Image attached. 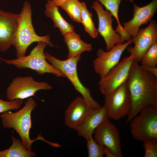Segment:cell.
<instances>
[{
	"label": "cell",
	"mask_w": 157,
	"mask_h": 157,
	"mask_svg": "<svg viewBox=\"0 0 157 157\" xmlns=\"http://www.w3.org/2000/svg\"><path fill=\"white\" fill-rule=\"evenodd\" d=\"M127 83L131 106L126 123L130 122L147 106L151 105L157 108V77L142 69L135 59Z\"/></svg>",
	"instance_id": "1"
},
{
	"label": "cell",
	"mask_w": 157,
	"mask_h": 157,
	"mask_svg": "<svg viewBox=\"0 0 157 157\" xmlns=\"http://www.w3.org/2000/svg\"><path fill=\"white\" fill-rule=\"evenodd\" d=\"M36 101L32 97L28 98L24 106L15 112L10 111L1 114L2 124L6 129H14L20 136L22 142L27 149L31 150L33 143L37 140H44L40 134L34 140L30 139V130L32 126L31 117L32 111L37 106Z\"/></svg>",
	"instance_id": "2"
},
{
	"label": "cell",
	"mask_w": 157,
	"mask_h": 157,
	"mask_svg": "<svg viewBox=\"0 0 157 157\" xmlns=\"http://www.w3.org/2000/svg\"><path fill=\"white\" fill-rule=\"evenodd\" d=\"M32 12L30 3L25 1L19 14L18 27L12 44L16 49L17 58L25 56L28 47L35 42L43 41L51 47H56L51 41L49 35L40 36L36 33L32 22Z\"/></svg>",
	"instance_id": "3"
},
{
	"label": "cell",
	"mask_w": 157,
	"mask_h": 157,
	"mask_svg": "<svg viewBox=\"0 0 157 157\" xmlns=\"http://www.w3.org/2000/svg\"><path fill=\"white\" fill-rule=\"evenodd\" d=\"M37 45L31 50L30 54L23 57L12 60L1 58L6 63L14 65L19 69L29 68L35 71L38 75L48 73L53 74L57 77L66 78L60 71L49 63L46 60L44 49L49 45L46 42L40 41Z\"/></svg>",
	"instance_id": "4"
},
{
	"label": "cell",
	"mask_w": 157,
	"mask_h": 157,
	"mask_svg": "<svg viewBox=\"0 0 157 157\" xmlns=\"http://www.w3.org/2000/svg\"><path fill=\"white\" fill-rule=\"evenodd\" d=\"M45 58L55 68L62 72L73 85L75 90L79 92L90 107L93 109H97L101 106L92 97L90 90L85 87L81 82L78 76L77 66L81 59V54L72 58L62 60L57 59L46 52Z\"/></svg>",
	"instance_id": "5"
},
{
	"label": "cell",
	"mask_w": 157,
	"mask_h": 157,
	"mask_svg": "<svg viewBox=\"0 0 157 157\" xmlns=\"http://www.w3.org/2000/svg\"><path fill=\"white\" fill-rule=\"evenodd\" d=\"M130 121L132 135L136 140L141 141L157 139V108L148 105Z\"/></svg>",
	"instance_id": "6"
},
{
	"label": "cell",
	"mask_w": 157,
	"mask_h": 157,
	"mask_svg": "<svg viewBox=\"0 0 157 157\" xmlns=\"http://www.w3.org/2000/svg\"><path fill=\"white\" fill-rule=\"evenodd\" d=\"M104 101L109 118L117 120L127 116L131 109V101L127 81L105 95Z\"/></svg>",
	"instance_id": "7"
},
{
	"label": "cell",
	"mask_w": 157,
	"mask_h": 157,
	"mask_svg": "<svg viewBox=\"0 0 157 157\" xmlns=\"http://www.w3.org/2000/svg\"><path fill=\"white\" fill-rule=\"evenodd\" d=\"M52 88L48 83L36 81L31 76H18L13 78L7 88L6 97L10 101L17 99L23 100L34 96L39 90Z\"/></svg>",
	"instance_id": "8"
},
{
	"label": "cell",
	"mask_w": 157,
	"mask_h": 157,
	"mask_svg": "<svg viewBox=\"0 0 157 157\" xmlns=\"http://www.w3.org/2000/svg\"><path fill=\"white\" fill-rule=\"evenodd\" d=\"M135 59L132 54L124 57L106 76L101 78L99 85L102 94L104 95L108 94L127 81L131 66Z\"/></svg>",
	"instance_id": "9"
},
{
	"label": "cell",
	"mask_w": 157,
	"mask_h": 157,
	"mask_svg": "<svg viewBox=\"0 0 157 157\" xmlns=\"http://www.w3.org/2000/svg\"><path fill=\"white\" fill-rule=\"evenodd\" d=\"M94 139L99 145L107 147L116 157H123L119 132L115 125L106 119L94 130Z\"/></svg>",
	"instance_id": "10"
},
{
	"label": "cell",
	"mask_w": 157,
	"mask_h": 157,
	"mask_svg": "<svg viewBox=\"0 0 157 157\" xmlns=\"http://www.w3.org/2000/svg\"><path fill=\"white\" fill-rule=\"evenodd\" d=\"M149 24L144 28H139L136 35L132 37L134 47L128 46V52L134 56L138 62L141 61L145 53L155 43L157 42V23L151 20Z\"/></svg>",
	"instance_id": "11"
},
{
	"label": "cell",
	"mask_w": 157,
	"mask_h": 157,
	"mask_svg": "<svg viewBox=\"0 0 157 157\" xmlns=\"http://www.w3.org/2000/svg\"><path fill=\"white\" fill-rule=\"evenodd\" d=\"M92 8L96 12L99 20L98 32L104 40L107 51L110 50L117 44L121 43L120 35L113 28V15L108 10H104L102 5L98 0L94 1Z\"/></svg>",
	"instance_id": "12"
},
{
	"label": "cell",
	"mask_w": 157,
	"mask_h": 157,
	"mask_svg": "<svg viewBox=\"0 0 157 157\" xmlns=\"http://www.w3.org/2000/svg\"><path fill=\"white\" fill-rule=\"evenodd\" d=\"M132 43L130 40L125 43H117L107 52L101 49H99L96 52L97 57L93 62L95 72L101 78L106 76L112 68L119 63L123 51Z\"/></svg>",
	"instance_id": "13"
},
{
	"label": "cell",
	"mask_w": 157,
	"mask_h": 157,
	"mask_svg": "<svg viewBox=\"0 0 157 157\" xmlns=\"http://www.w3.org/2000/svg\"><path fill=\"white\" fill-rule=\"evenodd\" d=\"M133 15L132 19L124 23L123 27L126 33L132 37H134L143 24L150 22L157 11V0H152L147 5L140 7L133 1Z\"/></svg>",
	"instance_id": "14"
},
{
	"label": "cell",
	"mask_w": 157,
	"mask_h": 157,
	"mask_svg": "<svg viewBox=\"0 0 157 157\" xmlns=\"http://www.w3.org/2000/svg\"><path fill=\"white\" fill-rule=\"evenodd\" d=\"M19 14L0 9V51L5 52L12 45L18 24Z\"/></svg>",
	"instance_id": "15"
},
{
	"label": "cell",
	"mask_w": 157,
	"mask_h": 157,
	"mask_svg": "<svg viewBox=\"0 0 157 157\" xmlns=\"http://www.w3.org/2000/svg\"><path fill=\"white\" fill-rule=\"evenodd\" d=\"M92 109L83 97H77L69 104L65 111V125L76 130Z\"/></svg>",
	"instance_id": "16"
},
{
	"label": "cell",
	"mask_w": 157,
	"mask_h": 157,
	"mask_svg": "<svg viewBox=\"0 0 157 157\" xmlns=\"http://www.w3.org/2000/svg\"><path fill=\"white\" fill-rule=\"evenodd\" d=\"M109 118L104 104L97 109H92L81 125L76 130L78 135L84 137L87 141L92 136L94 131L98 125L104 120Z\"/></svg>",
	"instance_id": "17"
},
{
	"label": "cell",
	"mask_w": 157,
	"mask_h": 157,
	"mask_svg": "<svg viewBox=\"0 0 157 157\" xmlns=\"http://www.w3.org/2000/svg\"><path fill=\"white\" fill-rule=\"evenodd\" d=\"M58 7L53 3L52 0H48L44 13L47 17L51 19L54 23V27L58 28L61 34L64 36L74 31V28L63 18L59 12Z\"/></svg>",
	"instance_id": "18"
},
{
	"label": "cell",
	"mask_w": 157,
	"mask_h": 157,
	"mask_svg": "<svg viewBox=\"0 0 157 157\" xmlns=\"http://www.w3.org/2000/svg\"><path fill=\"white\" fill-rule=\"evenodd\" d=\"M64 36V41L67 44L68 49L67 59L81 54L85 51H90L92 49L91 44L83 41L81 39L80 35L74 31Z\"/></svg>",
	"instance_id": "19"
},
{
	"label": "cell",
	"mask_w": 157,
	"mask_h": 157,
	"mask_svg": "<svg viewBox=\"0 0 157 157\" xmlns=\"http://www.w3.org/2000/svg\"><path fill=\"white\" fill-rule=\"evenodd\" d=\"M12 144L8 149L0 151V157H34L37 153L26 149L21 139L16 138L14 135L11 137Z\"/></svg>",
	"instance_id": "20"
},
{
	"label": "cell",
	"mask_w": 157,
	"mask_h": 157,
	"mask_svg": "<svg viewBox=\"0 0 157 157\" xmlns=\"http://www.w3.org/2000/svg\"><path fill=\"white\" fill-rule=\"evenodd\" d=\"M102 5H104L115 18L117 24L115 31L120 35L121 43H124L125 41L131 40L132 37L128 35L124 29L119 20L118 17L119 7L122 0H97Z\"/></svg>",
	"instance_id": "21"
},
{
	"label": "cell",
	"mask_w": 157,
	"mask_h": 157,
	"mask_svg": "<svg viewBox=\"0 0 157 157\" xmlns=\"http://www.w3.org/2000/svg\"><path fill=\"white\" fill-rule=\"evenodd\" d=\"M81 10V23L84 26L85 31L93 38H97L98 32L93 22L92 15L87 9L84 2L79 1Z\"/></svg>",
	"instance_id": "22"
},
{
	"label": "cell",
	"mask_w": 157,
	"mask_h": 157,
	"mask_svg": "<svg viewBox=\"0 0 157 157\" xmlns=\"http://www.w3.org/2000/svg\"><path fill=\"white\" fill-rule=\"evenodd\" d=\"M79 3L78 0H67L60 6L65 11L72 20L80 23L81 20Z\"/></svg>",
	"instance_id": "23"
},
{
	"label": "cell",
	"mask_w": 157,
	"mask_h": 157,
	"mask_svg": "<svg viewBox=\"0 0 157 157\" xmlns=\"http://www.w3.org/2000/svg\"><path fill=\"white\" fill-rule=\"evenodd\" d=\"M141 65L156 67L157 64V42L153 44L143 55Z\"/></svg>",
	"instance_id": "24"
},
{
	"label": "cell",
	"mask_w": 157,
	"mask_h": 157,
	"mask_svg": "<svg viewBox=\"0 0 157 157\" xmlns=\"http://www.w3.org/2000/svg\"><path fill=\"white\" fill-rule=\"evenodd\" d=\"M87 141V147L88 157H102L104 154L103 146L98 144L92 136Z\"/></svg>",
	"instance_id": "25"
},
{
	"label": "cell",
	"mask_w": 157,
	"mask_h": 157,
	"mask_svg": "<svg viewBox=\"0 0 157 157\" xmlns=\"http://www.w3.org/2000/svg\"><path fill=\"white\" fill-rule=\"evenodd\" d=\"M23 103V100L21 99L6 101L0 99V113L12 110H17L21 107Z\"/></svg>",
	"instance_id": "26"
},
{
	"label": "cell",
	"mask_w": 157,
	"mask_h": 157,
	"mask_svg": "<svg viewBox=\"0 0 157 157\" xmlns=\"http://www.w3.org/2000/svg\"><path fill=\"white\" fill-rule=\"evenodd\" d=\"M144 157H157V139H151L143 141Z\"/></svg>",
	"instance_id": "27"
},
{
	"label": "cell",
	"mask_w": 157,
	"mask_h": 157,
	"mask_svg": "<svg viewBox=\"0 0 157 157\" xmlns=\"http://www.w3.org/2000/svg\"><path fill=\"white\" fill-rule=\"evenodd\" d=\"M140 68L142 69L149 72L157 77V67L141 65Z\"/></svg>",
	"instance_id": "28"
},
{
	"label": "cell",
	"mask_w": 157,
	"mask_h": 157,
	"mask_svg": "<svg viewBox=\"0 0 157 157\" xmlns=\"http://www.w3.org/2000/svg\"><path fill=\"white\" fill-rule=\"evenodd\" d=\"M103 150L104 154H105L107 157H116L106 147L103 146Z\"/></svg>",
	"instance_id": "29"
},
{
	"label": "cell",
	"mask_w": 157,
	"mask_h": 157,
	"mask_svg": "<svg viewBox=\"0 0 157 157\" xmlns=\"http://www.w3.org/2000/svg\"><path fill=\"white\" fill-rule=\"evenodd\" d=\"M66 0H52V1L55 5L59 6Z\"/></svg>",
	"instance_id": "30"
},
{
	"label": "cell",
	"mask_w": 157,
	"mask_h": 157,
	"mask_svg": "<svg viewBox=\"0 0 157 157\" xmlns=\"http://www.w3.org/2000/svg\"><path fill=\"white\" fill-rule=\"evenodd\" d=\"M1 58H1V56L0 55V64L1 63V61L2 60Z\"/></svg>",
	"instance_id": "31"
}]
</instances>
